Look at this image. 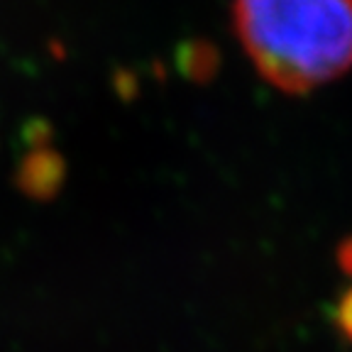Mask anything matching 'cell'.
Instances as JSON below:
<instances>
[{"instance_id":"obj_1","label":"cell","mask_w":352,"mask_h":352,"mask_svg":"<svg viewBox=\"0 0 352 352\" xmlns=\"http://www.w3.org/2000/svg\"><path fill=\"white\" fill-rule=\"evenodd\" d=\"M235 30L259 76L286 94L352 72V0H235Z\"/></svg>"}]
</instances>
